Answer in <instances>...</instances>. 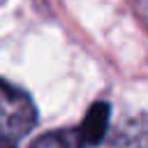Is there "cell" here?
Returning a JSON list of instances; mask_svg holds the SVG:
<instances>
[{"label":"cell","instance_id":"3957f363","mask_svg":"<svg viewBox=\"0 0 148 148\" xmlns=\"http://www.w3.org/2000/svg\"><path fill=\"white\" fill-rule=\"evenodd\" d=\"M30 148H83V143L76 130H56L35 139Z\"/></svg>","mask_w":148,"mask_h":148},{"label":"cell","instance_id":"6da1fadb","mask_svg":"<svg viewBox=\"0 0 148 148\" xmlns=\"http://www.w3.org/2000/svg\"><path fill=\"white\" fill-rule=\"evenodd\" d=\"M37 109L25 90L0 79V146L16 148V143L35 127Z\"/></svg>","mask_w":148,"mask_h":148},{"label":"cell","instance_id":"277c9868","mask_svg":"<svg viewBox=\"0 0 148 148\" xmlns=\"http://www.w3.org/2000/svg\"><path fill=\"white\" fill-rule=\"evenodd\" d=\"M0 148H5V146H0Z\"/></svg>","mask_w":148,"mask_h":148},{"label":"cell","instance_id":"7a4b0ae2","mask_svg":"<svg viewBox=\"0 0 148 148\" xmlns=\"http://www.w3.org/2000/svg\"><path fill=\"white\" fill-rule=\"evenodd\" d=\"M109 113H111V109L106 102H95L88 109V113L83 116V123L76 127L83 148H92V146L102 143L106 127H109Z\"/></svg>","mask_w":148,"mask_h":148}]
</instances>
